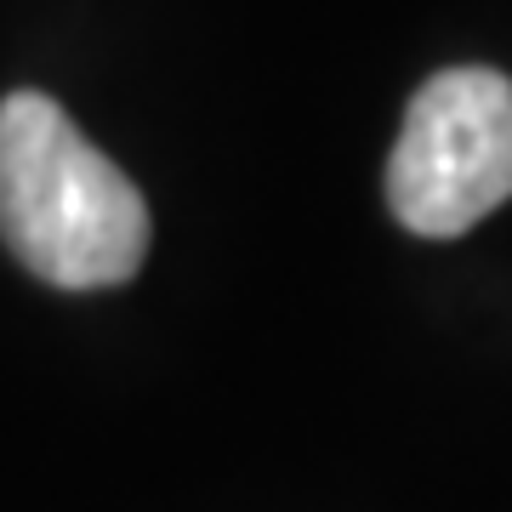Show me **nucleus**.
Returning <instances> with one entry per match:
<instances>
[{
	"mask_svg": "<svg viewBox=\"0 0 512 512\" xmlns=\"http://www.w3.org/2000/svg\"><path fill=\"white\" fill-rule=\"evenodd\" d=\"M512 200V80L495 69L433 74L387 160V205L421 239H456Z\"/></svg>",
	"mask_w": 512,
	"mask_h": 512,
	"instance_id": "f03ea898",
	"label": "nucleus"
},
{
	"mask_svg": "<svg viewBox=\"0 0 512 512\" xmlns=\"http://www.w3.org/2000/svg\"><path fill=\"white\" fill-rule=\"evenodd\" d=\"M0 239L57 291L126 285L148 256V205L46 92L0 103Z\"/></svg>",
	"mask_w": 512,
	"mask_h": 512,
	"instance_id": "f257e3e1",
	"label": "nucleus"
}]
</instances>
